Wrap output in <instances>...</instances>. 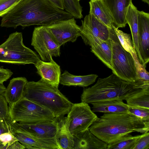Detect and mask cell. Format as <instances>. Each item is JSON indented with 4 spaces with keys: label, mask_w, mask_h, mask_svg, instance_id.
I'll use <instances>...</instances> for the list:
<instances>
[{
    "label": "cell",
    "mask_w": 149,
    "mask_h": 149,
    "mask_svg": "<svg viewBox=\"0 0 149 149\" xmlns=\"http://www.w3.org/2000/svg\"><path fill=\"white\" fill-rule=\"evenodd\" d=\"M74 17L48 0H22L2 17L0 26L15 29L33 25L45 26Z\"/></svg>",
    "instance_id": "cell-1"
},
{
    "label": "cell",
    "mask_w": 149,
    "mask_h": 149,
    "mask_svg": "<svg viewBox=\"0 0 149 149\" xmlns=\"http://www.w3.org/2000/svg\"><path fill=\"white\" fill-rule=\"evenodd\" d=\"M96 137L107 144L134 132H148L149 121L128 113H104L88 128Z\"/></svg>",
    "instance_id": "cell-2"
},
{
    "label": "cell",
    "mask_w": 149,
    "mask_h": 149,
    "mask_svg": "<svg viewBox=\"0 0 149 149\" xmlns=\"http://www.w3.org/2000/svg\"><path fill=\"white\" fill-rule=\"evenodd\" d=\"M23 97L51 111L57 118L67 114L73 104L60 92L58 87L41 79L37 82L27 81Z\"/></svg>",
    "instance_id": "cell-3"
},
{
    "label": "cell",
    "mask_w": 149,
    "mask_h": 149,
    "mask_svg": "<svg viewBox=\"0 0 149 149\" xmlns=\"http://www.w3.org/2000/svg\"><path fill=\"white\" fill-rule=\"evenodd\" d=\"M141 89L135 88L133 83L123 80L113 73L107 77L98 78L93 86L84 89L81 101L91 104L111 99L126 100Z\"/></svg>",
    "instance_id": "cell-4"
},
{
    "label": "cell",
    "mask_w": 149,
    "mask_h": 149,
    "mask_svg": "<svg viewBox=\"0 0 149 149\" xmlns=\"http://www.w3.org/2000/svg\"><path fill=\"white\" fill-rule=\"evenodd\" d=\"M40 60L34 51L23 42L22 33L10 34L0 45V62L18 65L35 64Z\"/></svg>",
    "instance_id": "cell-5"
},
{
    "label": "cell",
    "mask_w": 149,
    "mask_h": 149,
    "mask_svg": "<svg viewBox=\"0 0 149 149\" xmlns=\"http://www.w3.org/2000/svg\"><path fill=\"white\" fill-rule=\"evenodd\" d=\"M9 119L21 124H31L53 121L57 119L49 110L23 97L8 105Z\"/></svg>",
    "instance_id": "cell-6"
},
{
    "label": "cell",
    "mask_w": 149,
    "mask_h": 149,
    "mask_svg": "<svg viewBox=\"0 0 149 149\" xmlns=\"http://www.w3.org/2000/svg\"><path fill=\"white\" fill-rule=\"evenodd\" d=\"M112 43L111 68L113 74L120 78L134 84L136 78V70L131 54L122 47L113 27L111 29Z\"/></svg>",
    "instance_id": "cell-7"
},
{
    "label": "cell",
    "mask_w": 149,
    "mask_h": 149,
    "mask_svg": "<svg viewBox=\"0 0 149 149\" xmlns=\"http://www.w3.org/2000/svg\"><path fill=\"white\" fill-rule=\"evenodd\" d=\"M67 118L70 132L73 135L88 129L97 116L88 104H73Z\"/></svg>",
    "instance_id": "cell-8"
},
{
    "label": "cell",
    "mask_w": 149,
    "mask_h": 149,
    "mask_svg": "<svg viewBox=\"0 0 149 149\" xmlns=\"http://www.w3.org/2000/svg\"><path fill=\"white\" fill-rule=\"evenodd\" d=\"M31 45L44 61H50L53 59V56H60V46L52 38L44 26L35 28Z\"/></svg>",
    "instance_id": "cell-9"
},
{
    "label": "cell",
    "mask_w": 149,
    "mask_h": 149,
    "mask_svg": "<svg viewBox=\"0 0 149 149\" xmlns=\"http://www.w3.org/2000/svg\"><path fill=\"white\" fill-rule=\"evenodd\" d=\"M80 36L85 44L91 47L110 37L111 29L89 13L81 20Z\"/></svg>",
    "instance_id": "cell-10"
},
{
    "label": "cell",
    "mask_w": 149,
    "mask_h": 149,
    "mask_svg": "<svg viewBox=\"0 0 149 149\" xmlns=\"http://www.w3.org/2000/svg\"><path fill=\"white\" fill-rule=\"evenodd\" d=\"M44 26L60 46L68 42H75L80 36V26L77 24L74 17L56 21Z\"/></svg>",
    "instance_id": "cell-11"
},
{
    "label": "cell",
    "mask_w": 149,
    "mask_h": 149,
    "mask_svg": "<svg viewBox=\"0 0 149 149\" xmlns=\"http://www.w3.org/2000/svg\"><path fill=\"white\" fill-rule=\"evenodd\" d=\"M58 119L53 121H44L31 124L17 123L19 126L40 142L48 147L49 149H58L56 140Z\"/></svg>",
    "instance_id": "cell-12"
},
{
    "label": "cell",
    "mask_w": 149,
    "mask_h": 149,
    "mask_svg": "<svg viewBox=\"0 0 149 149\" xmlns=\"http://www.w3.org/2000/svg\"><path fill=\"white\" fill-rule=\"evenodd\" d=\"M138 39L139 50L145 68L149 61V14L138 11Z\"/></svg>",
    "instance_id": "cell-13"
},
{
    "label": "cell",
    "mask_w": 149,
    "mask_h": 149,
    "mask_svg": "<svg viewBox=\"0 0 149 149\" xmlns=\"http://www.w3.org/2000/svg\"><path fill=\"white\" fill-rule=\"evenodd\" d=\"M113 19L116 28L124 27L127 22L125 18L132 0H102Z\"/></svg>",
    "instance_id": "cell-14"
},
{
    "label": "cell",
    "mask_w": 149,
    "mask_h": 149,
    "mask_svg": "<svg viewBox=\"0 0 149 149\" xmlns=\"http://www.w3.org/2000/svg\"><path fill=\"white\" fill-rule=\"evenodd\" d=\"M10 132L15 137L17 141L24 146L25 148L49 149L34 137L30 133L19 126L17 122L9 119L6 120Z\"/></svg>",
    "instance_id": "cell-15"
},
{
    "label": "cell",
    "mask_w": 149,
    "mask_h": 149,
    "mask_svg": "<svg viewBox=\"0 0 149 149\" xmlns=\"http://www.w3.org/2000/svg\"><path fill=\"white\" fill-rule=\"evenodd\" d=\"M34 65L37 69L36 72L41 76V79L58 87L61 75L60 68L53 59L49 62L40 59Z\"/></svg>",
    "instance_id": "cell-16"
},
{
    "label": "cell",
    "mask_w": 149,
    "mask_h": 149,
    "mask_svg": "<svg viewBox=\"0 0 149 149\" xmlns=\"http://www.w3.org/2000/svg\"><path fill=\"white\" fill-rule=\"evenodd\" d=\"M73 136L72 149H107L108 144L97 138L88 129Z\"/></svg>",
    "instance_id": "cell-17"
},
{
    "label": "cell",
    "mask_w": 149,
    "mask_h": 149,
    "mask_svg": "<svg viewBox=\"0 0 149 149\" xmlns=\"http://www.w3.org/2000/svg\"><path fill=\"white\" fill-rule=\"evenodd\" d=\"M28 81L24 77L11 79L3 94L8 105H12L23 97L25 86Z\"/></svg>",
    "instance_id": "cell-18"
},
{
    "label": "cell",
    "mask_w": 149,
    "mask_h": 149,
    "mask_svg": "<svg viewBox=\"0 0 149 149\" xmlns=\"http://www.w3.org/2000/svg\"><path fill=\"white\" fill-rule=\"evenodd\" d=\"M56 140L58 149H72L73 136L69 130L67 117L58 118Z\"/></svg>",
    "instance_id": "cell-19"
},
{
    "label": "cell",
    "mask_w": 149,
    "mask_h": 149,
    "mask_svg": "<svg viewBox=\"0 0 149 149\" xmlns=\"http://www.w3.org/2000/svg\"><path fill=\"white\" fill-rule=\"evenodd\" d=\"M92 111L104 113H128V106L121 99H111L92 103Z\"/></svg>",
    "instance_id": "cell-20"
},
{
    "label": "cell",
    "mask_w": 149,
    "mask_h": 149,
    "mask_svg": "<svg viewBox=\"0 0 149 149\" xmlns=\"http://www.w3.org/2000/svg\"><path fill=\"white\" fill-rule=\"evenodd\" d=\"M89 13L109 28L113 27V18L102 0H91Z\"/></svg>",
    "instance_id": "cell-21"
},
{
    "label": "cell",
    "mask_w": 149,
    "mask_h": 149,
    "mask_svg": "<svg viewBox=\"0 0 149 149\" xmlns=\"http://www.w3.org/2000/svg\"><path fill=\"white\" fill-rule=\"evenodd\" d=\"M98 77L97 75L93 74L84 76L75 75L65 70L60 75L59 83L68 86L86 87L93 83Z\"/></svg>",
    "instance_id": "cell-22"
},
{
    "label": "cell",
    "mask_w": 149,
    "mask_h": 149,
    "mask_svg": "<svg viewBox=\"0 0 149 149\" xmlns=\"http://www.w3.org/2000/svg\"><path fill=\"white\" fill-rule=\"evenodd\" d=\"M138 11L137 8L132 3L127 10L125 19L127 24L129 25L131 31L134 48L139 61L142 64V60L139 53L138 43Z\"/></svg>",
    "instance_id": "cell-23"
},
{
    "label": "cell",
    "mask_w": 149,
    "mask_h": 149,
    "mask_svg": "<svg viewBox=\"0 0 149 149\" xmlns=\"http://www.w3.org/2000/svg\"><path fill=\"white\" fill-rule=\"evenodd\" d=\"M91 52L111 69L112 50L110 35L108 40L91 47Z\"/></svg>",
    "instance_id": "cell-24"
},
{
    "label": "cell",
    "mask_w": 149,
    "mask_h": 149,
    "mask_svg": "<svg viewBox=\"0 0 149 149\" xmlns=\"http://www.w3.org/2000/svg\"><path fill=\"white\" fill-rule=\"evenodd\" d=\"M132 55L136 70V78L134 84V87L144 89L149 88V73L146 68L140 63L136 51Z\"/></svg>",
    "instance_id": "cell-25"
},
{
    "label": "cell",
    "mask_w": 149,
    "mask_h": 149,
    "mask_svg": "<svg viewBox=\"0 0 149 149\" xmlns=\"http://www.w3.org/2000/svg\"><path fill=\"white\" fill-rule=\"evenodd\" d=\"M142 134L133 136L125 135L114 142L107 144V149H132Z\"/></svg>",
    "instance_id": "cell-26"
},
{
    "label": "cell",
    "mask_w": 149,
    "mask_h": 149,
    "mask_svg": "<svg viewBox=\"0 0 149 149\" xmlns=\"http://www.w3.org/2000/svg\"><path fill=\"white\" fill-rule=\"evenodd\" d=\"M126 101L128 105L149 109V88L141 89Z\"/></svg>",
    "instance_id": "cell-27"
},
{
    "label": "cell",
    "mask_w": 149,
    "mask_h": 149,
    "mask_svg": "<svg viewBox=\"0 0 149 149\" xmlns=\"http://www.w3.org/2000/svg\"><path fill=\"white\" fill-rule=\"evenodd\" d=\"M113 27L120 42L123 47L126 51L130 52L131 54L134 53L136 51L133 46L130 35L125 33L119 30L113 25Z\"/></svg>",
    "instance_id": "cell-28"
},
{
    "label": "cell",
    "mask_w": 149,
    "mask_h": 149,
    "mask_svg": "<svg viewBox=\"0 0 149 149\" xmlns=\"http://www.w3.org/2000/svg\"><path fill=\"white\" fill-rule=\"evenodd\" d=\"M64 10L71 14L75 18L81 19L83 17L82 7L79 1L76 0H62Z\"/></svg>",
    "instance_id": "cell-29"
},
{
    "label": "cell",
    "mask_w": 149,
    "mask_h": 149,
    "mask_svg": "<svg viewBox=\"0 0 149 149\" xmlns=\"http://www.w3.org/2000/svg\"><path fill=\"white\" fill-rule=\"evenodd\" d=\"M128 112L145 121H149V109L127 105Z\"/></svg>",
    "instance_id": "cell-30"
},
{
    "label": "cell",
    "mask_w": 149,
    "mask_h": 149,
    "mask_svg": "<svg viewBox=\"0 0 149 149\" xmlns=\"http://www.w3.org/2000/svg\"><path fill=\"white\" fill-rule=\"evenodd\" d=\"M15 137L9 130L0 135V149H7L9 146L17 141Z\"/></svg>",
    "instance_id": "cell-31"
},
{
    "label": "cell",
    "mask_w": 149,
    "mask_h": 149,
    "mask_svg": "<svg viewBox=\"0 0 149 149\" xmlns=\"http://www.w3.org/2000/svg\"><path fill=\"white\" fill-rule=\"evenodd\" d=\"M22 0H0V17L7 13Z\"/></svg>",
    "instance_id": "cell-32"
},
{
    "label": "cell",
    "mask_w": 149,
    "mask_h": 149,
    "mask_svg": "<svg viewBox=\"0 0 149 149\" xmlns=\"http://www.w3.org/2000/svg\"><path fill=\"white\" fill-rule=\"evenodd\" d=\"M149 148V133L142 134L132 149H148Z\"/></svg>",
    "instance_id": "cell-33"
},
{
    "label": "cell",
    "mask_w": 149,
    "mask_h": 149,
    "mask_svg": "<svg viewBox=\"0 0 149 149\" xmlns=\"http://www.w3.org/2000/svg\"><path fill=\"white\" fill-rule=\"evenodd\" d=\"M0 117L8 120V105L3 94H0Z\"/></svg>",
    "instance_id": "cell-34"
},
{
    "label": "cell",
    "mask_w": 149,
    "mask_h": 149,
    "mask_svg": "<svg viewBox=\"0 0 149 149\" xmlns=\"http://www.w3.org/2000/svg\"><path fill=\"white\" fill-rule=\"evenodd\" d=\"M13 74L10 69H5L3 66L0 67V84H3L4 82L8 80Z\"/></svg>",
    "instance_id": "cell-35"
},
{
    "label": "cell",
    "mask_w": 149,
    "mask_h": 149,
    "mask_svg": "<svg viewBox=\"0 0 149 149\" xmlns=\"http://www.w3.org/2000/svg\"><path fill=\"white\" fill-rule=\"evenodd\" d=\"M9 126L6 119L1 118L0 119V135L3 133L9 130ZM1 144L0 142V149Z\"/></svg>",
    "instance_id": "cell-36"
},
{
    "label": "cell",
    "mask_w": 149,
    "mask_h": 149,
    "mask_svg": "<svg viewBox=\"0 0 149 149\" xmlns=\"http://www.w3.org/2000/svg\"><path fill=\"white\" fill-rule=\"evenodd\" d=\"M25 148V147L17 140L14 142L7 149H23Z\"/></svg>",
    "instance_id": "cell-37"
},
{
    "label": "cell",
    "mask_w": 149,
    "mask_h": 149,
    "mask_svg": "<svg viewBox=\"0 0 149 149\" xmlns=\"http://www.w3.org/2000/svg\"><path fill=\"white\" fill-rule=\"evenodd\" d=\"M57 8L64 10L62 0H48Z\"/></svg>",
    "instance_id": "cell-38"
},
{
    "label": "cell",
    "mask_w": 149,
    "mask_h": 149,
    "mask_svg": "<svg viewBox=\"0 0 149 149\" xmlns=\"http://www.w3.org/2000/svg\"><path fill=\"white\" fill-rule=\"evenodd\" d=\"M6 88V87L3 84H0V94H3Z\"/></svg>",
    "instance_id": "cell-39"
},
{
    "label": "cell",
    "mask_w": 149,
    "mask_h": 149,
    "mask_svg": "<svg viewBox=\"0 0 149 149\" xmlns=\"http://www.w3.org/2000/svg\"><path fill=\"white\" fill-rule=\"evenodd\" d=\"M143 2L146 3L149 5V0H141Z\"/></svg>",
    "instance_id": "cell-40"
},
{
    "label": "cell",
    "mask_w": 149,
    "mask_h": 149,
    "mask_svg": "<svg viewBox=\"0 0 149 149\" xmlns=\"http://www.w3.org/2000/svg\"><path fill=\"white\" fill-rule=\"evenodd\" d=\"M77 0V1H80V0Z\"/></svg>",
    "instance_id": "cell-41"
},
{
    "label": "cell",
    "mask_w": 149,
    "mask_h": 149,
    "mask_svg": "<svg viewBox=\"0 0 149 149\" xmlns=\"http://www.w3.org/2000/svg\"><path fill=\"white\" fill-rule=\"evenodd\" d=\"M1 118L0 117V118Z\"/></svg>",
    "instance_id": "cell-42"
}]
</instances>
